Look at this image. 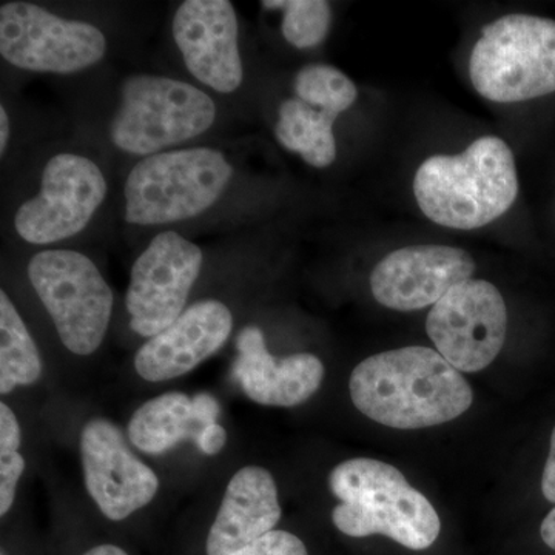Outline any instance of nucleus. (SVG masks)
Segmentation results:
<instances>
[{
	"instance_id": "20e7f679",
	"label": "nucleus",
	"mask_w": 555,
	"mask_h": 555,
	"mask_svg": "<svg viewBox=\"0 0 555 555\" xmlns=\"http://www.w3.org/2000/svg\"><path fill=\"white\" fill-rule=\"evenodd\" d=\"M474 89L513 104L555 93V21L507 14L486 25L469 60Z\"/></svg>"
},
{
	"instance_id": "6ab92c4d",
	"label": "nucleus",
	"mask_w": 555,
	"mask_h": 555,
	"mask_svg": "<svg viewBox=\"0 0 555 555\" xmlns=\"http://www.w3.org/2000/svg\"><path fill=\"white\" fill-rule=\"evenodd\" d=\"M335 113L313 107L298 98L281 102L275 137L288 152L298 153L309 166L326 169L337 158Z\"/></svg>"
},
{
	"instance_id": "f8f14e48",
	"label": "nucleus",
	"mask_w": 555,
	"mask_h": 555,
	"mask_svg": "<svg viewBox=\"0 0 555 555\" xmlns=\"http://www.w3.org/2000/svg\"><path fill=\"white\" fill-rule=\"evenodd\" d=\"M79 452L87 492L108 520H126L158 494L155 470L131 452L119 427L109 420L86 423Z\"/></svg>"
},
{
	"instance_id": "393cba45",
	"label": "nucleus",
	"mask_w": 555,
	"mask_h": 555,
	"mask_svg": "<svg viewBox=\"0 0 555 555\" xmlns=\"http://www.w3.org/2000/svg\"><path fill=\"white\" fill-rule=\"evenodd\" d=\"M195 441L203 454L217 455L228 443V430L219 423H211V425L201 427Z\"/></svg>"
},
{
	"instance_id": "a211bd4d",
	"label": "nucleus",
	"mask_w": 555,
	"mask_h": 555,
	"mask_svg": "<svg viewBox=\"0 0 555 555\" xmlns=\"http://www.w3.org/2000/svg\"><path fill=\"white\" fill-rule=\"evenodd\" d=\"M196 425L192 398L184 392H167L141 404L131 415L127 430L138 451L160 455L188 438L196 440Z\"/></svg>"
},
{
	"instance_id": "aec40b11",
	"label": "nucleus",
	"mask_w": 555,
	"mask_h": 555,
	"mask_svg": "<svg viewBox=\"0 0 555 555\" xmlns=\"http://www.w3.org/2000/svg\"><path fill=\"white\" fill-rule=\"evenodd\" d=\"M38 346L5 291L0 292V393L31 386L42 377Z\"/></svg>"
},
{
	"instance_id": "dca6fc26",
	"label": "nucleus",
	"mask_w": 555,
	"mask_h": 555,
	"mask_svg": "<svg viewBox=\"0 0 555 555\" xmlns=\"http://www.w3.org/2000/svg\"><path fill=\"white\" fill-rule=\"evenodd\" d=\"M236 349L233 377L243 392L261 406H299L315 396L326 374L323 361L313 353L273 357L257 326L243 328Z\"/></svg>"
},
{
	"instance_id": "7c9ffc66",
	"label": "nucleus",
	"mask_w": 555,
	"mask_h": 555,
	"mask_svg": "<svg viewBox=\"0 0 555 555\" xmlns=\"http://www.w3.org/2000/svg\"><path fill=\"white\" fill-rule=\"evenodd\" d=\"M2 555H5V553H2Z\"/></svg>"
},
{
	"instance_id": "ddd939ff",
	"label": "nucleus",
	"mask_w": 555,
	"mask_h": 555,
	"mask_svg": "<svg viewBox=\"0 0 555 555\" xmlns=\"http://www.w3.org/2000/svg\"><path fill=\"white\" fill-rule=\"evenodd\" d=\"M476 261L463 248L418 244L390 251L375 266L371 291L379 305L414 312L437 305L451 288L470 280Z\"/></svg>"
},
{
	"instance_id": "9b49d317",
	"label": "nucleus",
	"mask_w": 555,
	"mask_h": 555,
	"mask_svg": "<svg viewBox=\"0 0 555 555\" xmlns=\"http://www.w3.org/2000/svg\"><path fill=\"white\" fill-rule=\"evenodd\" d=\"M203 250L177 232L156 235L131 268L126 306L131 331L153 338L184 312L203 268Z\"/></svg>"
},
{
	"instance_id": "f257e3e1",
	"label": "nucleus",
	"mask_w": 555,
	"mask_h": 555,
	"mask_svg": "<svg viewBox=\"0 0 555 555\" xmlns=\"http://www.w3.org/2000/svg\"><path fill=\"white\" fill-rule=\"evenodd\" d=\"M353 406L379 425L422 429L452 422L473 406L466 378L437 350L411 346L361 361L349 379Z\"/></svg>"
},
{
	"instance_id": "2eb2a0df",
	"label": "nucleus",
	"mask_w": 555,
	"mask_h": 555,
	"mask_svg": "<svg viewBox=\"0 0 555 555\" xmlns=\"http://www.w3.org/2000/svg\"><path fill=\"white\" fill-rule=\"evenodd\" d=\"M232 328V312L224 302H195L173 324L139 347L134 371L149 383L182 377L214 357L228 341Z\"/></svg>"
},
{
	"instance_id": "4be33fe9",
	"label": "nucleus",
	"mask_w": 555,
	"mask_h": 555,
	"mask_svg": "<svg viewBox=\"0 0 555 555\" xmlns=\"http://www.w3.org/2000/svg\"><path fill=\"white\" fill-rule=\"evenodd\" d=\"M262 7L283 11L281 31L299 50L320 46L331 30L332 9L324 0H268Z\"/></svg>"
},
{
	"instance_id": "6e6552de",
	"label": "nucleus",
	"mask_w": 555,
	"mask_h": 555,
	"mask_svg": "<svg viewBox=\"0 0 555 555\" xmlns=\"http://www.w3.org/2000/svg\"><path fill=\"white\" fill-rule=\"evenodd\" d=\"M105 51L104 33L89 22L62 20L35 3L0 7V54L14 67L69 75L98 64Z\"/></svg>"
},
{
	"instance_id": "a878e982",
	"label": "nucleus",
	"mask_w": 555,
	"mask_h": 555,
	"mask_svg": "<svg viewBox=\"0 0 555 555\" xmlns=\"http://www.w3.org/2000/svg\"><path fill=\"white\" fill-rule=\"evenodd\" d=\"M193 412H195V420L199 426L211 425L217 423L219 415V404L210 393H198L192 398Z\"/></svg>"
},
{
	"instance_id": "423d86ee",
	"label": "nucleus",
	"mask_w": 555,
	"mask_h": 555,
	"mask_svg": "<svg viewBox=\"0 0 555 555\" xmlns=\"http://www.w3.org/2000/svg\"><path fill=\"white\" fill-rule=\"evenodd\" d=\"M112 120L113 142L131 155H156L206 133L217 118L214 100L182 80L137 75L124 80Z\"/></svg>"
},
{
	"instance_id": "39448f33",
	"label": "nucleus",
	"mask_w": 555,
	"mask_h": 555,
	"mask_svg": "<svg viewBox=\"0 0 555 555\" xmlns=\"http://www.w3.org/2000/svg\"><path fill=\"white\" fill-rule=\"evenodd\" d=\"M232 175L229 160L214 149L145 156L126 181L127 222L163 225L198 217L217 203Z\"/></svg>"
},
{
	"instance_id": "412c9836",
	"label": "nucleus",
	"mask_w": 555,
	"mask_h": 555,
	"mask_svg": "<svg viewBox=\"0 0 555 555\" xmlns=\"http://www.w3.org/2000/svg\"><path fill=\"white\" fill-rule=\"evenodd\" d=\"M298 100L327 112H346L356 104L358 90L345 73L326 64L306 65L294 79Z\"/></svg>"
},
{
	"instance_id": "4468645a",
	"label": "nucleus",
	"mask_w": 555,
	"mask_h": 555,
	"mask_svg": "<svg viewBox=\"0 0 555 555\" xmlns=\"http://www.w3.org/2000/svg\"><path fill=\"white\" fill-rule=\"evenodd\" d=\"M173 38L189 72L219 93L243 82L238 17L229 0H188L175 14Z\"/></svg>"
},
{
	"instance_id": "cd10ccee",
	"label": "nucleus",
	"mask_w": 555,
	"mask_h": 555,
	"mask_svg": "<svg viewBox=\"0 0 555 555\" xmlns=\"http://www.w3.org/2000/svg\"><path fill=\"white\" fill-rule=\"evenodd\" d=\"M540 535H542L545 545L555 551V507L547 514L542 526H540Z\"/></svg>"
},
{
	"instance_id": "0eeeda50",
	"label": "nucleus",
	"mask_w": 555,
	"mask_h": 555,
	"mask_svg": "<svg viewBox=\"0 0 555 555\" xmlns=\"http://www.w3.org/2000/svg\"><path fill=\"white\" fill-rule=\"evenodd\" d=\"M28 278L47 309L62 345L76 356L100 349L113 312V292L86 255L46 250L28 264Z\"/></svg>"
},
{
	"instance_id": "c756f323",
	"label": "nucleus",
	"mask_w": 555,
	"mask_h": 555,
	"mask_svg": "<svg viewBox=\"0 0 555 555\" xmlns=\"http://www.w3.org/2000/svg\"><path fill=\"white\" fill-rule=\"evenodd\" d=\"M82 555H130L126 550L112 543H102V545L90 547Z\"/></svg>"
},
{
	"instance_id": "f3484780",
	"label": "nucleus",
	"mask_w": 555,
	"mask_h": 555,
	"mask_svg": "<svg viewBox=\"0 0 555 555\" xmlns=\"http://www.w3.org/2000/svg\"><path fill=\"white\" fill-rule=\"evenodd\" d=\"M275 478L266 467H241L230 478L208 529L206 555H232L275 531L281 520Z\"/></svg>"
},
{
	"instance_id": "7ed1b4c3",
	"label": "nucleus",
	"mask_w": 555,
	"mask_h": 555,
	"mask_svg": "<svg viewBox=\"0 0 555 555\" xmlns=\"http://www.w3.org/2000/svg\"><path fill=\"white\" fill-rule=\"evenodd\" d=\"M327 481L339 500L332 521L345 535H385L414 551L427 550L440 535L436 507L396 466L374 459L346 460Z\"/></svg>"
},
{
	"instance_id": "bb28decb",
	"label": "nucleus",
	"mask_w": 555,
	"mask_h": 555,
	"mask_svg": "<svg viewBox=\"0 0 555 555\" xmlns=\"http://www.w3.org/2000/svg\"><path fill=\"white\" fill-rule=\"evenodd\" d=\"M542 492L547 502L555 503V426L551 436L550 455L543 469Z\"/></svg>"
},
{
	"instance_id": "f03ea898",
	"label": "nucleus",
	"mask_w": 555,
	"mask_h": 555,
	"mask_svg": "<svg viewBox=\"0 0 555 555\" xmlns=\"http://www.w3.org/2000/svg\"><path fill=\"white\" fill-rule=\"evenodd\" d=\"M414 193L420 210L438 225L485 228L516 203L518 177L513 150L503 139L483 137L460 155L430 156L416 170Z\"/></svg>"
},
{
	"instance_id": "b1692460",
	"label": "nucleus",
	"mask_w": 555,
	"mask_h": 555,
	"mask_svg": "<svg viewBox=\"0 0 555 555\" xmlns=\"http://www.w3.org/2000/svg\"><path fill=\"white\" fill-rule=\"evenodd\" d=\"M232 555H309L308 547H306L299 537L292 534V532L275 531L269 532L268 535L251 543L250 546L244 547L240 553Z\"/></svg>"
},
{
	"instance_id": "9d476101",
	"label": "nucleus",
	"mask_w": 555,
	"mask_h": 555,
	"mask_svg": "<svg viewBox=\"0 0 555 555\" xmlns=\"http://www.w3.org/2000/svg\"><path fill=\"white\" fill-rule=\"evenodd\" d=\"M100 167L86 156L61 153L47 163L42 185L14 217V228L30 244L60 243L78 235L107 196Z\"/></svg>"
},
{
	"instance_id": "1a4fd4ad",
	"label": "nucleus",
	"mask_w": 555,
	"mask_h": 555,
	"mask_svg": "<svg viewBox=\"0 0 555 555\" xmlns=\"http://www.w3.org/2000/svg\"><path fill=\"white\" fill-rule=\"evenodd\" d=\"M507 310L494 284L463 281L427 313L426 331L440 353L456 371H483L505 345Z\"/></svg>"
},
{
	"instance_id": "c85d7f7f",
	"label": "nucleus",
	"mask_w": 555,
	"mask_h": 555,
	"mask_svg": "<svg viewBox=\"0 0 555 555\" xmlns=\"http://www.w3.org/2000/svg\"><path fill=\"white\" fill-rule=\"evenodd\" d=\"M10 139V119L5 107H0V153H5Z\"/></svg>"
},
{
	"instance_id": "5701e85b",
	"label": "nucleus",
	"mask_w": 555,
	"mask_h": 555,
	"mask_svg": "<svg viewBox=\"0 0 555 555\" xmlns=\"http://www.w3.org/2000/svg\"><path fill=\"white\" fill-rule=\"evenodd\" d=\"M22 433L20 420L7 403H0V516L5 517L16 500L17 485L24 476L25 463L21 455Z\"/></svg>"
}]
</instances>
